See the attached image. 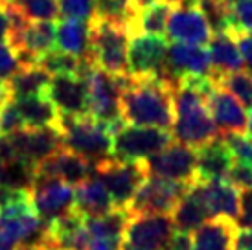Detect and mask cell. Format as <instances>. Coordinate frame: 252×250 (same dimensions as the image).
<instances>
[{
  "label": "cell",
  "instance_id": "obj_1",
  "mask_svg": "<svg viewBox=\"0 0 252 250\" xmlns=\"http://www.w3.org/2000/svg\"><path fill=\"white\" fill-rule=\"evenodd\" d=\"M214 85L216 81L212 77L195 76L181 77L173 85L175 120L171 132L179 144L191 149H201L214 140L221 138L208 109V96Z\"/></svg>",
  "mask_w": 252,
  "mask_h": 250
},
{
  "label": "cell",
  "instance_id": "obj_2",
  "mask_svg": "<svg viewBox=\"0 0 252 250\" xmlns=\"http://www.w3.org/2000/svg\"><path fill=\"white\" fill-rule=\"evenodd\" d=\"M173 85L158 76L122 77L120 114L126 124L169 131L175 120Z\"/></svg>",
  "mask_w": 252,
  "mask_h": 250
},
{
  "label": "cell",
  "instance_id": "obj_3",
  "mask_svg": "<svg viewBox=\"0 0 252 250\" xmlns=\"http://www.w3.org/2000/svg\"><path fill=\"white\" fill-rule=\"evenodd\" d=\"M91 57L96 66L112 76H131L129 74V41L131 33L124 24L109 22L94 17L91 22Z\"/></svg>",
  "mask_w": 252,
  "mask_h": 250
},
{
  "label": "cell",
  "instance_id": "obj_4",
  "mask_svg": "<svg viewBox=\"0 0 252 250\" xmlns=\"http://www.w3.org/2000/svg\"><path fill=\"white\" fill-rule=\"evenodd\" d=\"M61 134L63 146L74 153L81 155L91 164L112 155V134L109 127L92 116H68L61 114Z\"/></svg>",
  "mask_w": 252,
  "mask_h": 250
},
{
  "label": "cell",
  "instance_id": "obj_5",
  "mask_svg": "<svg viewBox=\"0 0 252 250\" xmlns=\"http://www.w3.org/2000/svg\"><path fill=\"white\" fill-rule=\"evenodd\" d=\"M92 169L94 177L109 189L116 208L124 210H127L142 182L149 177L144 160H122L112 155L92 164Z\"/></svg>",
  "mask_w": 252,
  "mask_h": 250
},
{
  "label": "cell",
  "instance_id": "obj_6",
  "mask_svg": "<svg viewBox=\"0 0 252 250\" xmlns=\"http://www.w3.org/2000/svg\"><path fill=\"white\" fill-rule=\"evenodd\" d=\"M89 85V116L109 127L111 134L126 125L120 114V94H122V77L112 76L101 68L92 70L87 76Z\"/></svg>",
  "mask_w": 252,
  "mask_h": 250
},
{
  "label": "cell",
  "instance_id": "obj_7",
  "mask_svg": "<svg viewBox=\"0 0 252 250\" xmlns=\"http://www.w3.org/2000/svg\"><path fill=\"white\" fill-rule=\"evenodd\" d=\"M175 234L169 214L131 216L126 224L120 250H164Z\"/></svg>",
  "mask_w": 252,
  "mask_h": 250
},
{
  "label": "cell",
  "instance_id": "obj_8",
  "mask_svg": "<svg viewBox=\"0 0 252 250\" xmlns=\"http://www.w3.org/2000/svg\"><path fill=\"white\" fill-rule=\"evenodd\" d=\"M173 144V134L158 127L126 124L112 134V156L122 160H144Z\"/></svg>",
  "mask_w": 252,
  "mask_h": 250
},
{
  "label": "cell",
  "instance_id": "obj_9",
  "mask_svg": "<svg viewBox=\"0 0 252 250\" xmlns=\"http://www.w3.org/2000/svg\"><path fill=\"white\" fill-rule=\"evenodd\" d=\"M191 184L149 175L142 182V186L138 188L126 212L129 214V217L142 216V214H171L177 202L181 201L182 195L188 191Z\"/></svg>",
  "mask_w": 252,
  "mask_h": 250
},
{
  "label": "cell",
  "instance_id": "obj_10",
  "mask_svg": "<svg viewBox=\"0 0 252 250\" xmlns=\"http://www.w3.org/2000/svg\"><path fill=\"white\" fill-rule=\"evenodd\" d=\"M166 33H168V41L171 42L204 46L210 42L214 30L208 19L204 17L203 9L197 4V0H184L173 7Z\"/></svg>",
  "mask_w": 252,
  "mask_h": 250
},
{
  "label": "cell",
  "instance_id": "obj_11",
  "mask_svg": "<svg viewBox=\"0 0 252 250\" xmlns=\"http://www.w3.org/2000/svg\"><path fill=\"white\" fill-rule=\"evenodd\" d=\"M28 191L33 208L44 222L72 210L76 202L74 186L56 177H35Z\"/></svg>",
  "mask_w": 252,
  "mask_h": 250
},
{
  "label": "cell",
  "instance_id": "obj_12",
  "mask_svg": "<svg viewBox=\"0 0 252 250\" xmlns=\"http://www.w3.org/2000/svg\"><path fill=\"white\" fill-rule=\"evenodd\" d=\"M19 160L35 167L39 162L63 149V134L56 127H24L7 134Z\"/></svg>",
  "mask_w": 252,
  "mask_h": 250
},
{
  "label": "cell",
  "instance_id": "obj_13",
  "mask_svg": "<svg viewBox=\"0 0 252 250\" xmlns=\"http://www.w3.org/2000/svg\"><path fill=\"white\" fill-rule=\"evenodd\" d=\"M147 173L169 181L191 182L195 181L197 169V149L184 144H171L164 151L144 158Z\"/></svg>",
  "mask_w": 252,
  "mask_h": 250
},
{
  "label": "cell",
  "instance_id": "obj_14",
  "mask_svg": "<svg viewBox=\"0 0 252 250\" xmlns=\"http://www.w3.org/2000/svg\"><path fill=\"white\" fill-rule=\"evenodd\" d=\"M168 39L164 35H134L129 41V74L133 77H162L166 66Z\"/></svg>",
  "mask_w": 252,
  "mask_h": 250
},
{
  "label": "cell",
  "instance_id": "obj_15",
  "mask_svg": "<svg viewBox=\"0 0 252 250\" xmlns=\"http://www.w3.org/2000/svg\"><path fill=\"white\" fill-rule=\"evenodd\" d=\"M186 76L195 77H212V64L208 50L195 44L184 42H171L166 54V66L162 77L171 83Z\"/></svg>",
  "mask_w": 252,
  "mask_h": 250
},
{
  "label": "cell",
  "instance_id": "obj_16",
  "mask_svg": "<svg viewBox=\"0 0 252 250\" xmlns=\"http://www.w3.org/2000/svg\"><path fill=\"white\" fill-rule=\"evenodd\" d=\"M46 96L61 114L87 116L89 114V85L79 74L52 76Z\"/></svg>",
  "mask_w": 252,
  "mask_h": 250
},
{
  "label": "cell",
  "instance_id": "obj_17",
  "mask_svg": "<svg viewBox=\"0 0 252 250\" xmlns=\"http://www.w3.org/2000/svg\"><path fill=\"white\" fill-rule=\"evenodd\" d=\"M208 109L212 112V118L216 122L219 134H243L247 131L249 116L245 112V107L238 97L230 94L223 85L216 83L208 96Z\"/></svg>",
  "mask_w": 252,
  "mask_h": 250
},
{
  "label": "cell",
  "instance_id": "obj_18",
  "mask_svg": "<svg viewBox=\"0 0 252 250\" xmlns=\"http://www.w3.org/2000/svg\"><path fill=\"white\" fill-rule=\"evenodd\" d=\"M92 175L94 169L91 162L66 147L59 149L56 155L44 158L35 166V177H56L72 186L81 184L87 179H91Z\"/></svg>",
  "mask_w": 252,
  "mask_h": 250
},
{
  "label": "cell",
  "instance_id": "obj_19",
  "mask_svg": "<svg viewBox=\"0 0 252 250\" xmlns=\"http://www.w3.org/2000/svg\"><path fill=\"white\" fill-rule=\"evenodd\" d=\"M191 188L197 191L208 210L210 217L224 216L238 219L239 216V189L226 179L217 181H199L195 179Z\"/></svg>",
  "mask_w": 252,
  "mask_h": 250
},
{
  "label": "cell",
  "instance_id": "obj_20",
  "mask_svg": "<svg viewBox=\"0 0 252 250\" xmlns=\"http://www.w3.org/2000/svg\"><path fill=\"white\" fill-rule=\"evenodd\" d=\"M208 56H210L212 64V79L216 83L228 74L245 70V62L239 54L236 39L228 30L214 31L210 42H208Z\"/></svg>",
  "mask_w": 252,
  "mask_h": 250
},
{
  "label": "cell",
  "instance_id": "obj_21",
  "mask_svg": "<svg viewBox=\"0 0 252 250\" xmlns=\"http://www.w3.org/2000/svg\"><path fill=\"white\" fill-rule=\"evenodd\" d=\"M238 232V222L230 217H210L193 232V250H236Z\"/></svg>",
  "mask_w": 252,
  "mask_h": 250
},
{
  "label": "cell",
  "instance_id": "obj_22",
  "mask_svg": "<svg viewBox=\"0 0 252 250\" xmlns=\"http://www.w3.org/2000/svg\"><path fill=\"white\" fill-rule=\"evenodd\" d=\"M234 162H236V158L228 149V146L224 144V140H214L208 146L197 149L195 179H199V181L226 179Z\"/></svg>",
  "mask_w": 252,
  "mask_h": 250
},
{
  "label": "cell",
  "instance_id": "obj_23",
  "mask_svg": "<svg viewBox=\"0 0 252 250\" xmlns=\"http://www.w3.org/2000/svg\"><path fill=\"white\" fill-rule=\"evenodd\" d=\"M74 206L85 219L103 217L111 214L112 210H116V204L112 201L109 189L96 177H91L81 184H77Z\"/></svg>",
  "mask_w": 252,
  "mask_h": 250
},
{
  "label": "cell",
  "instance_id": "obj_24",
  "mask_svg": "<svg viewBox=\"0 0 252 250\" xmlns=\"http://www.w3.org/2000/svg\"><path fill=\"white\" fill-rule=\"evenodd\" d=\"M17 109L21 112L26 127H59L61 112L56 109V105L50 101L46 94L42 96H22L13 97Z\"/></svg>",
  "mask_w": 252,
  "mask_h": 250
},
{
  "label": "cell",
  "instance_id": "obj_25",
  "mask_svg": "<svg viewBox=\"0 0 252 250\" xmlns=\"http://www.w3.org/2000/svg\"><path fill=\"white\" fill-rule=\"evenodd\" d=\"M56 46L76 57L91 56V24L76 19H63L56 30Z\"/></svg>",
  "mask_w": 252,
  "mask_h": 250
},
{
  "label": "cell",
  "instance_id": "obj_26",
  "mask_svg": "<svg viewBox=\"0 0 252 250\" xmlns=\"http://www.w3.org/2000/svg\"><path fill=\"white\" fill-rule=\"evenodd\" d=\"M171 219L177 232L191 234L210 219V214L197 191L189 186V189L182 195V199L177 202V206L171 212Z\"/></svg>",
  "mask_w": 252,
  "mask_h": 250
},
{
  "label": "cell",
  "instance_id": "obj_27",
  "mask_svg": "<svg viewBox=\"0 0 252 250\" xmlns=\"http://www.w3.org/2000/svg\"><path fill=\"white\" fill-rule=\"evenodd\" d=\"M173 7H175V4H169V2H151V4H147L144 7H138L133 22L129 24L131 37L142 33L164 35Z\"/></svg>",
  "mask_w": 252,
  "mask_h": 250
},
{
  "label": "cell",
  "instance_id": "obj_28",
  "mask_svg": "<svg viewBox=\"0 0 252 250\" xmlns=\"http://www.w3.org/2000/svg\"><path fill=\"white\" fill-rule=\"evenodd\" d=\"M50 79L52 74H48L41 64H35V66H21L7 79V85L13 97L42 96L46 94Z\"/></svg>",
  "mask_w": 252,
  "mask_h": 250
},
{
  "label": "cell",
  "instance_id": "obj_29",
  "mask_svg": "<svg viewBox=\"0 0 252 250\" xmlns=\"http://www.w3.org/2000/svg\"><path fill=\"white\" fill-rule=\"evenodd\" d=\"M94 7H96L98 19L124 24L127 28L138 11V6L134 4V0H94Z\"/></svg>",
  "mask_w": 252,
  "mask_h": 250
},
{
  "label": "cell",
  "instance_id": "obj_30",
  "mask_svg": "<svg viewBox=\"0 0 252 250\" xmlns=\"http://www.w3.org/2000/svg\"><path fill=\"white\" fill-rule=\"evenodd\" d=\"M6 4L28 21H56L59 17L57 0H6Z\"/></svg>",
  "mask_w": 252,
  "mask_h": 250
},
{
  "label": "cell",
  "instance_id": "obj_31",
  "mask_svg": "<svg viewBox=\"0 0 252 250\" xmlns=\"http://www.w3.org/2000/svg\"><path fill=\"white\" fill-rule=\"evenodd\" d=\"M39 64L52 76H61V74H79L83 57H76L72 54H66L63 50L54 48L48 54L39 59Z\"/></svg>",
  "mask_w": 252,
  "mask_h": 250
},
{
  "label": "cell",
  "instance_id": "obj_32",
  "mask_svg": "<svg viewBox=\"0 0 252 250\" xmlns=\"http://www.w3.org/2000/svg\"><path fill=\"white\" fill-rule=\"evenodd\" d=\"M197 4L203 9L214 31H224L234 26L230 0H197Z\"/></svg>",
  "mask_w": 252,
  "mask_h": 250
},
{
  "label": "cell",
  "instance_id": "obj_33",
  "mask_svg": "<svg viewBox=\"0 0 252 250\" xmlns=\"http://www.w3.org/2000/svg\"><path fill=\"white\" fill-rule=\"evenodd\" d=\"M219 85H223L226 91L234 94L239 101L243 103L245 109H252V74L247 70H239L234 74L221 77Z\"/></svg>",
  "mask_w": 252,
  "mask_h": 250
},
{
  "label": "cell",
  "instance_id": "obj_34",
  "mask_svg": "<svg viewBox=\"0 0 252 250\" xmlns=\"http://www.w3.org/2000/svg\"><path fill=\"white\" fill-rule=\"evenodd\" d=\"M59 17L91 22L96 17L94 0H57Z\"/></svg>",
  "mask_w": 252,
  "mask_h": 250
},
{
  "label": "cell",
  "instance_id": "obj_35",
  "mask_svg": "<svg viewBox=\"0 0 252 250\" xmlns=\"http://www.w3.org/2000/svg\"><path fill=\"white\" fill-rule=\"evenodd\" d=\"M223 140H224V144L228 146V149L232 151L236 162H243V164H251L252 166V136L251 134L247 136L245 132H243V134L234 132V134H224Z\"/></svg>",
  "mask_w": 252,
  "mask_h": 250
},
{
  "label": "cell",
  "instance_id": "obj_36",
  "mask_svg": "<svg viewBox=\"0 0 252 250\" xmlns=\"http://www.w3.org/2000/svg\"><path fill=\"white\" fill-rule=\"evenodd\" d=\"M0 125H2V134H6V136L26 127V124H24V120H22L21 112H19L13 99H9L0 109Z\"/></svg>",
  "mask_w": 252,
  "mask_h": 250
},
{
  "label": "cell",
  "instance_id": "obj_37",
  "mask_svg": "<svg viewBox=\"0 0 252 250\" xmlns=\"http://www.w3.org/2000/svg\"><path fill=\"white\" fill-rule=\"evenodd\" d=\"M232 28L252 33V0H230Z\"/></svg>",
  "mask_w": 252,
  "mask_h": 250
},
{
  "label": "cell",
  "instance_id": "obj_38",
  "mask_svg": "<svg viewBox=\"0 0 252 250\" xmlns=\"http://www.w3.org/2000/svg\"><path fill=\"white\" fill-rule=\"evenodd\" d=\"M19 68L21 64L15 50L6 42H0V81H7Z\"/></svg>",
  "mask_w": 252,
  "mask_h": 250
},
{
  "label": "cell",
  "instance_id": "obj_39",
  "mask_svg": "<svg viewBox=\"0 0 252 250\" xmlns=\"http://www.w3.org/2000/svg\"><path fill=\"white\" fill-rule=\"evenodd\" d=\"M238 189H251L252 188V166L243 162H234L230 173L226 177Z\"/></svg>",
  "mask_w": 252,
  "mask_h": 250
},
{
  "label": "cell",
  "instance_id": "obj_40",
  "mask_svg": "<svg viewBox=\"0 0 252 250\" xmlns=\"http://www.w3.org/2000/svg\"><path fill=\"white\" fill-rule=\"evenodd\" d=\"M236 222L239 230L252 228V188L239 189V216Z\"/></svg>",
  "mask_w": 252,
  "mask_h": 250
},
{
  "label": "cell",
  "instance_id": "obj_41",
  "mask_svg": "<svg viewBox=\"0 0 252 250\" xmlns=\"http://www.w3.org/2000/svg\"><path fill=\"white\" fill-rule=\"evenodd\" d=\"M228 31L234 35L236 44H238V48H239V54L243 57V62H245V66L251 70V74H252V33L251 31H243V30H236V28H230Z\"/></svg>",
  "mask_w": 252,
  "mask_h": 250
},
{
  "label": "cell",
  "instance_id": "obj_42",
  "mask_svg": "<svg viewBox=\"0 0 252 250\" xmlns=\"http://www.w3.org/2000/svg\"><path fill=\"white\" fill-rule=\"evenodd\" d=\"M164 250H193V236L186 232H175Z\"/></svg>",
  "mask_w": 252,
  "mask_h": 250
},
{
  "label": "cell",
  "instance_id": "obj_43",
  "mask_svg": "<svg viewBox=\"0 0 252 250\" xmlns=\"http://www.w3.org/2000/svg\"><path fill=\"white\" fill-rule=\"evenodd\" d=\"M11 31V19L6 4H0V42H7Z\"/></svg>",
  "mask_w": 252,
  "mask_h": 250
},
{
  "label": "cell",
  "instance_id": "obj_44",
  "mask_svg": "<svg viewBox=\"0 0 252 250\" xmlns=\"http://www.w3.org/2000/svg\"><path fill=\"white\" fill-rule=\"evenodd\" d=\"M236 250H252V228L239 230L236 237Z\"/></svg>",
  "mask_w": 252,
  "mask_h": 250
},
{
  "label": "cell",
  "instance_id": "obj_45",
  "mask_svg": "<svg viewBox=\"0 0 252 250\" xmlns=\"http://www.w3.org/2000/svg\"><path fill=\"white\" fill-rule=\"evenodd\" d=\"M9 99H13L11 91H9V85H7V81H0V109H2Z\"/></svg>",
  "mask_w": 252,
  "mask_h": 250
},
{
  "label": "cell",
  "instance_id": "obj_46",
  "mask_svg": "<svg viewBox=\"0 0 252 250\" xmlns=\"http://www.w3.org/2000/svg\"><path fill=\"white\" fill-rule=\"evenodd\" d=\"M151 2H169V4H181V2H184V0H134V4L138 7H144L147 6V4H151Z\"/></svg>",
  "mask_w": 252,
  "mask_h": 250
},
{
  "label": "cell",
  "instance_id": "obj_47",
  "mask_svg": "<svg viewBox=\"0 0 252 250\" xmlns=\"http://www.w3.org/2000/svg\"><path fill=\"white\" fill-rule=\"evenodd\" d=\"M15 250H50V249L44 247V245H21V247H17Z\"/></svg>",
  "mask_w": 252,
  "mask_h": 250
},
{
  "label": "cell",
  "instance_id": "obj_48",
  "mask_svg": "<svg viewBox=\"0 0 252 250\" xmlns=\"http://www.w3.org/2000/svg\"><path fill=\"white\" fill-rule=\"evenodd\" d=\"M247 131L252 136V109H251V114H249V122H247Z\"/></svg>",
  "mask_w": 252,
  "mask_h": 250
},
{
  "label": "cell",
  "instance_id": "obj_49",
  "mask_svg": "<svg viewBox=\"0 0 252 250\" xmlns=\"http://www.w3.org/2000/svg\"><path fill=\"white\" fill-rule=\"evenodd\" d=\"M0 250H15V249H13V247H9V245L4 243V241L0 239Z\"/></svg>",
  "mask_w": 252,
  "mask_h": 250
},
{
  "label": "cell",
  "instance_id": "obj_50",
  "mask_svg": "<svg viewBox=\"0 0 252 250\" xmlns=\"http://www.w3.org/2000/svg\"><path fill=\"white\" fill-rule=\"evenodd\" d=\"M0 134H2V125H0Z\"/></svg>",
  "mask_w": 252,
  "mask_h": 250
},
{
  "label": "cell",
  "instance_id": "obj_51",
  "mask_svg": "<svg viewBox=\"0 0 252 250\" xmlns=\"http://www.w3.org/2000/svg\"><path fill=\"white\" fill-rule=\"evenodd\" d=\"M0 239H2V236H0Z\"/></svg>",
  "mask_w": 252,
  "mask_h": 250
}]
</instances>
